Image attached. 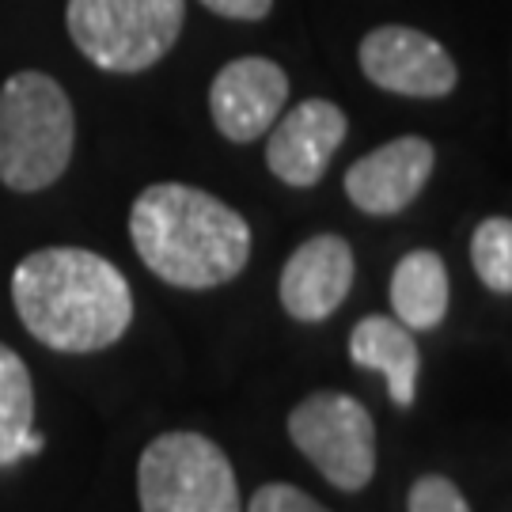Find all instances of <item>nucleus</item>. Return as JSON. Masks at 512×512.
Returning a JSON list of instances; mask_svg holds the SVG:
<instances>
[{"mask_svg": "<svg viewBox=\"0 0 512 512\" xmlns=\"http://www.w3.org/2000/svg\"><path fill=\"white\" fill-rule=\"evenodd\" d=\"M76 114L46 73H16L0 88V183L16 194L54 186L73 160Z\"/></svg>", "mask_w": 512, "mask_h": 512, "instance_id": "nucleus-3", "label": "nucleus"}, {"mask_svg": "<svg viewBox=\"0 0 512 512\" xmlns=\"http://www.w3.org/2000/svg\"><path fill=\"white\" fill-rule=\"evenodd\" d=\"M46 437L35 433V384L16 349L0 342V467L38 456Z\"/></svg>", "mask_w": 512, "mask_h": 512, "instance_id": "nucleus-14", "label": "nucleus"}, {"mask_svg": "<svg viewBox=\"0 0 512 512\" xmlns=\"http://www.w3.org/2000/svg\"><path fill=\"white\" fill-rule=\"evenodd\" d=\"M186 0H69L65 27L103 73H145L179 42Z\"/></svg>", "mask_w": 512, "mask_h": 512, "instance_id": "nucleus-4", "label": "nucleus"}, {"mask_svg": "<svg viewBox=\"0 0 512 512\" xmlns=\"http://www.w3.org/2000/svg\"><path fill=\"white\" fill-rule=\"evenodd\" d=\"M12 304L23 327L57 353H99L133 323L126 274L84 247H42L12 274Z\"/></svg>", "mask_w": 512, "mask_h": 512, "instance_id": "nucleus-1", "label": "nucleus"}, {"mask_svg": "<svg viewBox=\"0 0 512 512\" xmlns=\"http://www.w3.org/2000/svg\"><path fill=\"white\" fill-rule=\"evenodd\" d=\"M209 12H217L224 19H243V23H255V19H266L274 0H202Z\"/></svg>", "mask_w": 512, "mask_h": 512, "instance_id": "nucleus-18", "label": "nucleus"}, {"mask_svg": "<svg viewBox=\"0 0 512 512\" xmlns=\"http://www.w3.org/2000/svg\"><path fill=\"white\" fill-rule=\"evenodd\" d=\"M353 289V251L342 236H311L281 270V304L300 323H323Z\"/></svg>", "mask_w": 512, "mask_h": 512, "instance_id": "nucleus-11", "label": "nucleus"}, {"mask_svg": "<svg viewBox=\"0 0 512 512\" xmlns=\"http://www.w3.org/2000/svg\"><path fill=\"white\" fill-rule=\"evenodd\" d=\"M289 437L330 486L357 494L376 475V421L342 391H315L289 414Z\"/></svg>", "mask_w": 512, "mask_h": 512, "instance_id": "nucleus-6", "label": "nucleus"}, {"mask_svg": "<svg viewBox=\"0 0 512 512\" xmlns=\"http://www.w3.org/2000/svg\"><path fill=\"white\" fill-rule=\"evenodd\" d=\"M471 262L478 281L497 296L512 293V224L509 217H486L471 236Z\"/></svg>", "mask_w": 512, "mask_h": 512, "instance_id": "nucleus-15", "label": "nucleus"}, {"mask_svg": "<svg viewBox=\"0 0 512 512\" xmlns=\"http://www.w3.org/2000/svg\"><path fill=\"white\" fill-rule=\"evenodd\" d=\"M433 167H437V148L425 137H395L349 167L346 198L361 213L395 217L425 190Z\"/></svg>", "mask_w": 512, "mask_h": 512, "instance_id": "nucleus-10", "label": "nucleus"}, {"mask_svg": "<svg viewBox=\"0 0 512 512\" xmlns=\"http://www.w3.org/2000/svg\"><path fill=\"white\" fill-rule=\"evenodd\" d=\"M361 73L395 95L410 99H440L456 88L459 69L437 38H429L418 27L387 23L361 38Z\"/></svg>", "mask_w": 512, "mask_h": 512, "instance_id": "nucleus-7", "label": "nucleus"}, {"mask_svg": "<svg viewBox=\"0 0 512 512\" xmlns=\"http://www.w3.org/2000/svg\"><path fill=\"white\" fill-rule=\"evenodd\" d=\"M349 357L353 365L384 372L387 391L395 406H414V391H418V365L421 353L414 334L387 315H365L353 334H349Z\"/></svg>", "mask_w": 512, "mask_h": 512, "instance_id": "nucleus-12", "label": "nucleus"}, {"mask_svg": "<svg viewBox=\"0 0 512 512\" xmlns=\"http://www.w3.org/2000/svg\"><path fill=\"white\" fill-rule=\"evenodd\" d=\"M410 512H471V505L452 478L421 475L410 490Z\"/></svg>", "mask_w": 512, "mask_h": 512, "instance_id": "nucleus-16", "label": "nucleus"}, {"mask_svg": "<svg viewBox=\"0 0 512 512\" xmlns=\"http://www.w3.org/2000/svg\"><path fill=\"white\" fill-rule=\"evenodd\" d=\"M141 512H243L236 471L202 433H164L137 463Z\"/></svg>", "mask_w": 512, "mask_h": 512, "instance_id": "nucleus-5", "label": "nucleus"}, {"mask_svg": "<svg viewBox=\"0 0 512 512\" xmlns=\"http://www.w3.org/2000/svg\"><path fill=\"white\" fill-rule=\"evenodd\" d=\"M129 236L152 274L175 289H217L251 258V224L186 183H156L129 209Z\"/></svg>", "mask_w": 512, "mask_h": 512, "instance_id": "nucleus-2", "label": "nucleus"}, {"mask_svg": "<svg viewBox=\"0 0 512 512\" xmlns=\"http://www.w3.org/2000/svg\"><path fill=\"white\" fill-rule=\"evenodd\" d=\"M349 133L346 110L330 99H304L270 126L266 167L285 186L308 190L327 175V164Z\"/></svg>", "mask_w": 512, "mask_h": 512, "instance_id": "nucleus-9", "label": "nucleus"}, {"mask_svg": "<svg viewBox=\"0 0 512 512\" xmlns=\"http://www.w3.org/2000/svg\"><path fill=\"white\" fill-rule=\"evenodd\" d=\"M247 512H330V509H323L315 497L289 486V482H266Z\"/></svg>", "mask_w": 512, "mask_h": 512, "instance_id": "nucleus-17", "label": "nucleus"}, {"mask_svg": "<svg viewBox=\"0 0 512 512\" xmlns=\"http://www.w3.org/2000/svg\"><path fill=\"white\" fill-rule=\"evenodd\" d=\"M391 308L406 330H437L448 315V270L437 251H410L391 274Z\"/></svg>", "mask_w": 512, "mask_h": 512, "instance_id": "nucleus-13", "label": "nucleus"}, {"mask_svg": "<svg viewBox=\"0 0 512 512\" xmlns=\"http://www.w3.org/2000/svg\"><path fill=\"white\" fill-rule=\"evenodd\" d=\"M289 99V76L270 57H236L217 73L209 88V110L220 137L251 145L270 133Z\"/></svg>", "mask_w": 512, "mask_h": 512, "instance_id": "nucleus-8", "label": "nucleus"}]
</instances>
